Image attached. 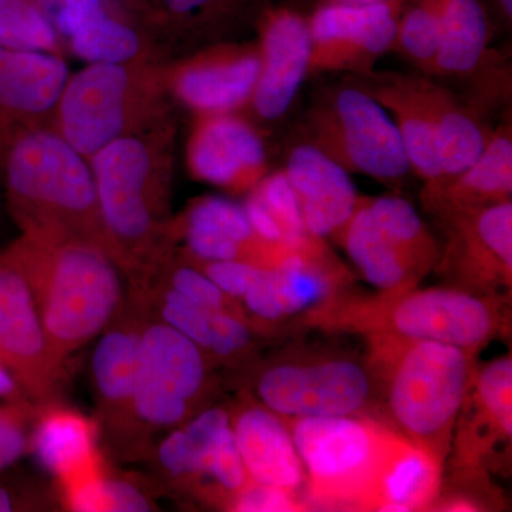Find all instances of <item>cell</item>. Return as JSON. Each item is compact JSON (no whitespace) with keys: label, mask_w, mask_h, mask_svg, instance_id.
<instances>
[{"label":"cell","mask_w":512,"mask_h":512,"mask_svg":"<svg viewBox=\"0 0 512 512\" xmlns=\"http://www.w3.org/2000/svg\"><path fill=\"white\" fill-rule=\"evenodd\" d=\"M0 175L23 235L87 242L116 259L89 160L52 127L19 128L0 138Z\"/></svg>","instance_id":"1"},{"label":"cell","mask_w":512,"mask_h":512,"mask_svg":"<svg viewBox=\"0 0 512 512\" xmlns=\"http://www.w3.org/2000/svg\"><path fill=\"white\" fill-rule=\"evenodd\" d=\"M5 252L32 286L47 340L60 362L100 335L116 315L120 266L104 249L22 235Z\"/></svg>","instance_id":"2"},{"label":"cell","mask_w":512,"mask_h":512,"mask_svg":"<svg viewBox=\"0 0 512 512\" xmlns=\"http://www.w3.org/2000/svg\"><path fill=\"white\" fill-rule=\"evenodd\" d=\"M170 123L113 141L90 158L101 220L120 268L163 255L171 183Z\"/></svg>","instance_id":"3"},{"label":"cell","mask_w":512,"mask_h":512,"mask_svg":"<svg viewBox=\"0 0 512 512\" xmlns=\"http://www.w3.org/2000/svg\"><path fill=\"white\" fill-rule=\"evenodd\" d=\"M165 67L156 60L87 63L70 73L52 128L90 160L120 138L168 120Z\"/></svg>","instance_id":"4"},{"label":"cell","mask_w":512,"mask_h":512,"mask_svg":"<svg viewBox=\"0 0 512 512\" xmlns=\"http://www.w3.org/2000/svg\"><path fill=\"white\" fill-rule=\"evenodd\" d=\"M377 336L390 416L406 439L441 460L473 383L471 352L430 340Z\"/></svg>","instance_id":"5"},{"label":"cell","mask_w":512,"mask_h":512,"mask_svg":"<svg viewBox=\"0 0 512 512\" xmlns=\"http://www.w3.org/2000/svg\"><path fill=\"white\" fill-rule=\"evenodd\" d=\"M285 421L311 481L312 497L322 505L365 508L392 431L353 416Z\"/></svg>","instance_id":"6"},{"label":"cell","mask_w":512,"mask_h":512,"mask_svg":"<svg viewBox=\"0 0 512 512\" xmlns=\"http://www.w3.org/2000/svg\"><path fill=\"white\" fill-rule=\"evenodd\" d=\"M312 144L345 170L393 183L412 171L389 113L369 93L346 87L308 119Z\"/></svg>","instance_id":"7"},{"label":"cell","mask_w":512,"mask_h":512,"mask_svg":"<svg viewBox=\"0 0 512 512\" xmlns=\"http://www.w3.org/2000/svg\"><path fill=\"white\" fill-rule=\"evenodd\" d=\"M133 414L146 426L174 427L190 413L207 379L204 350L167 323L138 330Z\"/></svg>","instance_id":"8"},{"label":"cell","mask_w":512,"mask_h":512,"mask_svg":"<svg viewBox=\"0 0 512 512\" xmlns=\"http://www.w3.org/2000/svg\"><path fill=\"white\" fill-rule=\"evenodd\" d=\"M266 407L284 419L355 416L372 396V382L348 359L269 367L256 383Z\"/></svg>","instance_id":"9"},{"label":"cell","mask_w":512,"mask_h":512,"mask_svg":"<svg viewBox=\"0 0 512 512\" xmlns=\"http://www.w3.org/2000/svg\"><path fill=\"white\" fill-rule=\"evenodd\" d=\"M376 318L379 335L430 340L468 352L485 345L500 328L493 303L456 289H424L390 296Z\"/></svg>","instance_id":"10"},{"label":"cell","mask_w":512,"mask_h":512,"mask_svg":"<svg viewBox=\"0 0 512 512\" xmlns=\"http://www.w3.org/2000/svg\"><path fill=\"white\" fill-rule=\"evenodd\" d=\"M400 0L349 5L329 2L308 20L312 52L309 72L367 70L392 49Z\"/></svg>","instance_id":"11"},{"label":"cell","mask_w":512,"mask_h":512,"mask_svg":"<svg viewBox=\"0 0 512 512\" xmlns=\"http://www.w3.org/2000/svg\"><path fill=\"white\" fill-rule=\"evenodd\" d=\"M0 363L36 397L46 396L62 375L32 286L5 251L0 254Z\"/></svg>","instance_id":"12"},{"label":"cell","mask_w":512,"mask_h":512,"mask_svg":"<svg viewBox=\"0 0 512 512\" xmlns=\"http://www.w3.org/2000/svg\"><path fill=\"white\" fill-rule=\"evenodd\" d=\"M258 47L225 45L165 69L170 94L197 116L234 113L251 101Z\"/></svg>","instance_id":"13"},{"label":"cell","mask_w":512,"mask_h":512,"mask_svg":"<svg viewBox=\"0 0 512 512\" xmlns=\"http://www.w3.org/2000/svg\"><path fill=\"white\" fill-rule=\"evenodd\" d=\"M259 74L252 109L265 120L284 116L309 73L312 39L308 19L292 9L266 10L259 22Z\"/></svg>","instance_id":"14"},{"label":"cell","mask_w":512,"mask_h":512,"mask_svg":"<svg viewBox=\"0 0 512 512\" xmlns=\"http://www.w3.org/2000/svg\"><path fill=\"white\" fill-rule=\"evenodd\" d=\"M187 160L195 178L234 192L252 190L266 174L262 138L234 113L198 116Z\"/></svg>","instance_id":"15"},{"label":"cell","mask_w":512,"mask_h":512,"mask_svg":"<svg viewBox=\"0 0 512 512\" xmlns=\"http://www.w3.org/2000/svg\"><path fill=\"white\" fill-rule=\"evenodd\" d=\"M69 76L63 55L0 46V138L19 128L52 127Z\"/></svg>","instance_id":"16"},{"label":"cell","mask_w":512,"mask_h":512,"mask_svg":"<svg viewBox=\"0 0 512 512\" xmlns=\"http://www.w3.org/2000/svg\"><path fill=\"white\" fill-rule=\"evenodd\" d=\"M447 264L477 288L511 285L512 204L448 215Z\"/></svg>","instance_id":"17"},{"label":"cell","mask_w":512,"mask_h":512,"mask_svg":"<svg viewBox=\"0 0 512 512\" xmlns=\"http://www.w3.org/2000/svg\"><path fill=\"white\" fill-rule=\"evenodd\" d=\"M284 171L306 232L319 239L338 235L360 201L349 171L308 143L293 148Z\"/></svg>","instance_id":"18"},{"label":"cell","mask_w":512,"mask_h":512,"mask_svg":"<svg viewBox=\"0 0 512 512\" xmlns=\"http://www.w3.org/2000/svg\"><path fill=\"white\" fill-rule=\"evenodd\" d=\"M231 427L251 483L291 494L302 487L306 471L285 419L265 406H247Z\"/></svg>","instance_id":"19"},{"label":"cell","mask_w":512,"mask_h":512,"mask_svg":"<svg viewBox=\"0 0 512 512\" xmlns=\"http://www.w3.org/2000/svg\"><path fill=\"white\" fill-rule=\"evenodd\" d=\"M441 460L404 437H390L367 495V510H426L440 490Z\"/></svg>","instance_id":"20"},{"label":"cell","mask_w":512,"mask_h":512,"mask_svg":"<svg viewBox=\"0 0 512 512\" xmlns=\"http://www.w3.org/2000/svg\"><path fill=\"white\" fill-rule=\"evenodd\" d=\"M393 121L402 137L410 168L426 183V190L439 187L441 170L437 154L436 127L429 94V80L387 76L370 90Z\"/></svg>","instance_id":"21"},{"label":"cell","mask_w":512,"mask_h":512,"mask_svg":"<svg viewBox=\"0 0 512 512\" xmlns=\"http://www.w3.org/2000/svg\"><path fill=\"white\" fill-rule=\"evenodd\" d=\"M338 237L363 278L389 296L406 292L424 275L379 224L367 200L360 198Z\"/></svg>","instance_id":"22"},{"label":"cell","mask_w":512,"mask_h":512,"mask_svg":"<svg viewBox=\"0 0 512 512\" xmlns=\"http://www.w3.org/2000/svg\"><path fill=\"white\" fill-rule=\"evenodd\" d=\"M511 128L501 127L487 138L483 153L457 177L433 191L424 192V201L443 214L476 211L511 201Z\"/></svg>","instance_id":"23"},{"label":"cell","mask_w":512,"mask_h":512,"mask_svg":"<svg viewBox=\"0 0 512 512\" xmlns=\"http://www.w3.org/2000/svg\"><path fill=\"white\" fill-rule=\"evenodd\" d=\"M33 450L40 464L59 481L103 464L96 448V426L70 410H49L40 419Z\"/></svg>","instance_id":"24"},{"label":"cell","mask_w":512,"mask_h":512,"mask_svg":"<svg viewBox=\"0 0 512 512\" xmlns=\"http://www.w3.org/2000/svg\"><path fill=\"white\" fill-rule=\"evenodd\" d=\"M439 20V49L431 72L467 73L476 69L487 45V15L480 0H433Z\"/></svg>","instance_id":"25"},{"label":"cell","mask_w":512,"mask_h":512,"mask_svg":"<svg viewBox=\"0 0 512 512\" xmlns=\"http://www.w3.org/2000/svg\"><path fill=\"white\" fill-rule=\"evenodd\" d=\"M429 94L443 178L440 185H443L463 173L477 160L483 153L487 137L476 120L466 110L461 109L460 104L446 90L429 82Z\"/></svg>","instance_id":"26"},{"label":"cell","mask_w":512,"mask_h":512,"mask_svg":"<svg viewBox=\"0 0 512 512\" xmlns=\"http://www.w3.org/2000/svg\"><path fill=\"white\" fill-rule=\"evenodd\" d=\"M138 365V330L121 326L101 336L94 348L92 372L97 394L107 409L133 414Z\"/></svg>","instance_id":"27"},{"label":"cell","mask_w":512,"mask_h":512,"mask_svg":"<svg viewBox=\"0 0 512 512\" xmlns=\"http://www.w3.org/2000/svg\"><path fill=\"white\" fill-rule=\"evenodd\" d=\"M241 0H137L138 22L154 45L181 39L205 23L237 8Z\"/></svg>","instance_id":"28"},{"label":"cell","mask_w":512,"mask_h":512,"mask_svg":"<svg viewBox=\"0 0 512 512\" xmlns=\"http://www.w3.org/2000/svg\"><path fill=\"white\" fill-rule=\"evenodd\" d=\"M0 46L63 55L64 42L42 0H0Z\"/></svg>","instance_id":"29"},{"label":"cell","mask_w":512,"mask_h":512,"mask_svg":"<svg viewBox=\"0 0 512 512\" xmlns=\"http://www.w3.org/2000/svg\"><path fill=\"white\" fill-rule=\"evenodd\" d=\"M367 204L379 224L416 262L423 274L439 262V245L410 202L392 195L367 200Z\"/></svg>","instance_id":"30"},{"label":"cell","mask_w":512,"mask_h":512,"mask_svg":"<svg viewBox=\"0 0 512 512\" xmlns=\"http://www.w3.org/2000/svg\"><path fill=\"white\" fill-rule=\"evenodd\" d=\"M476 404L481 419L490 424L497 436L511 440L512 434V360L501 357L477 373Z\"/></svg>","instance_id":"31"},{"label":"cell","mask_w":512,"mask_h":512,"mask_svg":"<svg viewBox=\"0 0 512 512\" xmlns=\"http://www.w3.org/2000/svg\"><path fill=\"white\" fill-rule=\"evenodd\" d=\"M393 46L421 69L431 72L439 49V20L433 0H420L399 18Z\"/></svg>","instance_id":"32"},{"label":"cell","mask_w":512,"mask_h":512,"mask_svg":"<svg viewBox=\"0 0 512 512\" xmlns=\"http://www.w3.org/2000/svg\"><path fill=\"white\" fill-rule=\"evenodd\" d=\"M251 191L258 195L266 210L284 231L289 249L301 247L311 238L303 225L298 198L289 184L285 171L265 175Z\"/></svg>","instance_id":"33"},{"label":"cell","mask_w":512,"mask_h":512,"mask_svg":"<svg viewBox=\"0 0 512 512\" xmlns=\"http://www.w3.org/2000/svg\"><path fill=\"white\" fill-rule=\"evenodd\" d=\"M197 477L211 478L232 497L251 483L235 443L232 427L201 451L198 457Z\"/></svg>","instance_id":"34"},{"label":"cell","mask_w":512,"mask_h":512,"mask_svg":"<svg viewBox=\"0 0 512 512\" xmlns=\"http://www.w3.org/2000/svg\"><path fill=\"white\" fill-rule=\"evenodd\" d=\"M160 315L164 323L183 333L202 350L210 349L211 312L188 301L174 289H168L161 298Z\"/></svg>","instance_id":"35"},{"label":"cell","mask_w":512,"mask_h":512,"mask_svg":"<svg viewBox=\"0 0 512 512\" xmlns=\"http://www.w3.org/2000/svg\"><path fill=\"white\" fill-rule=\"evenodd\" d=\"M171 289L208 312L227 311L228 296L201 269L178 266L170 275Z\"/></svg>","instance_id":"36"},{"label":"cell","mask_w":512,"mask_h":512,"mask_svg":"<svg viewBox=\"0 0 512 512\" xmlns=\"http://www.w3.org/2000/svg\"><path fill=\"white\" fill-rule=\"evenodd\" d=\"M262 266L248 261L205 262L201 269L228 298L242 299L249 291Z\"/></svg>","instance_id":"37"},{"label":"cell","mask_w":512,"mask_h":512,"mask_svg":"<svg viewBox=\"0 0 512 512\" xmlns=\"http://www.w3.org/2000/svg\"><path fill=\"white\" fill-rule=\"evenodd\" d=\"M210 352L221 359L241 353L251 342L248 326L227 311L212 312L210 318Z\"/></svg>","instance_id":"38"},{"label":"cell","mask_w":512,"mask_h":512,"mask_svg":"<svg viewBox=\"0 0 512 512\" xmlns=\"http://www.w3.org/2000/svg\"><path fill=\"white\" fill-rule=\"evenodd\" d=\"M232 510L245 512L299 511L302 504L295 494L279 488L249 483L244 490L232 497Z\"/></svg>","instance_id":"39"},{"label":"cell","mask_w":512,"mask_h":512,"mask_svg":"<svg viewBox=\"0 0 512 512\" xmlns=\"http://www.w3.org/2000/svg\"><path fill=\"white\" fill-rule=\"evenodd\" d=\"M161 466L174 478L197 477V451L184 429L165 437L158 450Z\"/></svg>","instance_id":"40"},{"label":"cell","mask_w":512,"mask_h":512,"mask_svg":"<svg viewBox=\"0 0 512 512\" xmlns=\"http://www.w3.org/2000/svg\"><path fill=\"white\" fill-rule=\"evenodd\" d=\"M245 308L265 322H276L285 318L276 295L271 266H262L258 278L249 291L242 296Z\"/></svg>","instance_id":"41"},{"label":"cell","mask_w":512,"mask_h":512,"mask_svg":"<svg viewBox=\"0 0 512 512\" xmlns=\"http://www.w3.org/2000/svg\"><path fill=\"white\" fill-rule=\"evenodd\" d=\"M28 446L22 423L13 412H0V471L5 470L23 453Z\"/></svg>","instance_id":"42"},{"label":"cell","mask_w":512,"mask_h":512,"mask_svg":"<svg viewBox=\"0 0 512 512\" xmlns=\"http://www.w3.org/2000/svg\"><path fill=\"white\" fill-rule=\"evenodd\" d=\"M111 511L138 512L150 511V501L141 491L127 481L109 480Z\"/></svg>","instance_id":"43"},{"label":"cell","mask_w":512,"mask_h":512,"mask_svg":"<svg viewBox=\"0 0 512 512\" xmlns=\"http://www.w3.org/2000/svg\"><path fill=\"white\" fill-rule=\"evenodd\" d=\"M16 389H18V382L15 377L0 363V397L9 396L15 393Z\"/></svg>","instance_id":"44"},{"label":"cell","mask_w":512,"mask_h":512,"mask_svg":"<svg viewBox=\"0 0 512 512\" xmlns=\"http://www.w3.org/2000/svg\"><path fill=\"white\" fill-rule=\"evenodd\" d=\"M447 511H476V504L471 503V501L467 500H457L448 501V503L444 504Z\"/></svg>","instance_id":"45"},{"label":"cell","mask_w":512,"mask_h":512,"mask_svg":"<svg viewBox=\"0 0 512 512\" xmlns=\"http://www.w3.org/2000/svg\"><path fill=\"white\" fill-rule=\"evenodd\" d=\"M12 495L5 488L0 487V512H9L13 510Z\"/></svg>","instance_id":"46"},{"label":"cell","mask_w":512,"mask_h":512,"mask_svg":"<svg viewBox=\"0 0 512 512\" xmlns=\"http://www.w3.org/2000/svg\"><path fill=\"white\" fill-rule=\"evenodd\" d=\"M500 8L503 10L505 18L511 20L512 18V0H498Z\"/></svg>","instance_id":"47"},{"label":"cell","mask_w":512,"mask_h":512,"mask_svg":"<svg viewBox=\"0 0 512 512\" xmlns=\"http://www.w3.org/2000/svg\"><path fill=\"white\" fill-rule=\"evenodd\" d=\"M329 2L349 3V5H366V3L384 2V0H329Z\"/></svg>","instance_id":"48"},{"label":"cell","mask_w":512,"mask_h":512,"mask_svg":"<svg viewBox=\"0 0 512 512\" xmlns=\"http://www.w3.org/2000/svg\"><path fill=\"white\" fill-rule=\"evenodd\" d=\"M130 2H131V6H133V5H134V3H136V2H137V0H130Z\"/></svg>","instance_id":"49"}]
</instances>
